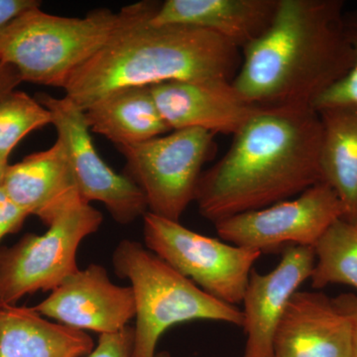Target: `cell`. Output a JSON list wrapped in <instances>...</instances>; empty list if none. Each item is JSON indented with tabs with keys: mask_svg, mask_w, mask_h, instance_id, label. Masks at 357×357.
<instances>
[{
	"mask_svg": "<svg viewBox=\"0 0 357 357\" xmlns=\"http://www.w3.org/2000/svg\"><path fill=\"white\" fill-rule=\"evenodd\" d=\"M314 251L312 288L347 285L357 291V223L335 220L314 244Z\"/></svg>",
	"mask_w": 357,
	"mask_h": 357,
	"instance_id": "20",
	"label": "cell"
},
{
	"mask_svg": "<svg viewBox=\"0 0 357 357\" xmlns=\"http://www.w3.org/2000/svg\"><path fill=\"white\" fill-rule=\"evenodd\" d=\"M84 119L91 132L105 136L116 147L137 144L172 131L160 114L150 86L115 91L91 105Z\"/></svg>",
	"mask_w": 357,
	"mask_h": 357,
	"instance_id": "18",
	"label": "cell"
},
{
	"mask_svg": "<svg viewBox=\"0 0 357 357\" xmlns=\"http://www.w3.org/2000/svg\"><path fill=\"white\" fill-rule=\"evenodd\" d=\"M347 36L354 52V63L342 79L325 91L314 102V109L328 105H357V8L345 14Z\"/></svg>",
	"mask_w": 357,
	"mask_h": 357,
	"instance_id": "22",
	"label": "cell"
},
{
	"mask_svg": "<svg viewBox=\"0 0 357 357\" xmlns=\"http://www.w3.org/2000/svg\"><path fill=\"white\" fill-rule=\"evenodd\" d=\"M40 6L41 2L36 0H0V29L21 14Z\"/></svg>",
	"mask_w": 357,
	"mask_h": 357,
	"instance_id": "26",
	"label": "cell"
},
{
	"mask_svg": "<svg viewBox=\"0 0 357 357\" xmlns=\"http://www.w3.org/2000/svg\"><path fill=\"white\" fill-rule=\"evenodd\" d=\"M8 162L0 160V185H1L2 182H3L4 176H6L7 167H8Z\"/></svg>",
	"mask_w": 357,
	"mask_h": 357,
	"instance_id": "28",
	"label": "cell"
},
{
	"mask_svg": "<svg viewBox=\"0 0 357 357\" xmlns=\"http://www.w3.org/2000/svg\"><path fill=\"white\" fill-rule=\"evenodd\" d=\"M145 246L178 273L217 299L236 306L244 293L255 262L262 255L255 249L187 229L180 222L147 211L143 217Z\"/></svg>",
	"mask_w": 357,
	"mask_h": 357,
	"instance_id": "8",
	"label": "cell"
},
{
	"mask_svg": "<svg viewBox=\"0 0 357 357\" xmlns=\"http://www.w3.org/2000/svg\"><path fill=\"white\" fill-rule=\"evenodd\" d=\"M95 347L88 333L52 323L33 307H0V357H84Z\"/></svg>",
	"mask_w": 357,
	"mask_h": 357,
	"instance_id": "17",
	"label": "cell"
},
{
	"mask_svg": "<svg viewBox=\"0 0 357 357\" xmlns=\"http://www.w3.org/2000/svg\"><path fill=\"white\" fill-rule=\"evenodd\" d=\"M1 306H2V305H1V304H0V307H1Z\"/></svg>",
	"mask_w": 357,
	"mask_h": 357,
	"instance_id": "30",
	"label": "cell"
},
{
	"mask_svg": "<svg viewBox=\"0 0 357 357\" xmlns=\"http://www.w3.org/2000/svg\"><path fill=\"white\" fill-rule=\"evenodd\" d=\"M36 100L52 114L58 139L67 150L77 192L86 204L100 202L115 222L129 225L144 217L146 199L135 183L123 173L115 172L96 151L84 112L69 98L39 93Z\"/></svg>",
	"mask_w": 357,
	"mask_h": 357,
	"instance_id": "10",
	"label": "cell"
},
{
	"mask_svg": "<svg viewBox=\"0 0 357 357\" xmlns=\"http://www.w3.org/2000/svg\"><path fill=\"white\" fill-rule=\"evenodd\" d=\"M316 256L312 246L290 245L283 249L280 262L262 274L252 270L241 310L246 335L243 357H271L279 321L304 282L309 280Z\"/></svg>",
	"mask_w": 357,
	"mask_h": 357,
	"instance_id": "12",
	"label": "cell"
},
{
	"mask_svg": "<svg viewBox=\"0 0 357 357\" xmlns=\"http://www.w3.org/2000/svg\"><path fill=\"white\" fill-rule=\"evenodd\" d=\"M160 2L123 7V21L93 57L73 72L63 89L83 112L119 89L175 81H232L239 49L213 33L151 23Z\"/></svg>",
	"mask_w": 357,
	"mask_h": 357,
	"instance_id": "3",
	"label": "cell"
},
{
	"mask_svg": "<svg viewBox=\"0 0 357 357\" xmlns=\"http://www.w3.org/2000/svg\"><path fill=\"white\" fill-rule=\"evenodd\" d=\"M277 6L278 0H167L151 23L206 30L241 50L269 27Z\"/></svg>",
	"mask_w": 357,
	"mask_h": 357,
	"instance_id": "16",
	"label": "cell"
},
{
	"mask_svg": "<svg viewBox=\"0 0 357 357\" xmlns=\"http://www.w3.org/2000/svg\"><path fill=\"white\" fill-rule=\"evenodd\" d=\"M52 124L50 110L23 91L0 98V160L8 162L16 145L27 134Z\"/></svg>",
	"mask_w": 357,
	"mask_h": 357,
	"instance_id": "21",
	"label": "cell"
},
{
	"mask_svg": "<svg viewBox=\"0 0 357 357\" xmlns=\"http://www.w3.org/2000/svg\"><path fill=\"white\" fill-rule=\"evenodd\" d=\"M316 110L321 122V181L344 204V220L357 223V105H328Z\"/></svg>",
	"mask_w": 357,
	"mask_h": 357,
	"instance_id": "19",
	"label": "cell"
},
{
	"mask_svg": "<svg viewBox=\"0 0 357 357\" xmlns=\"http://www.w3.org/2000/svg\"><path fill=\"white\" fill-rule=\"evenodd\" d=\"M112 264L133 291L132 357H155L160 338L178 324L204 319L243 326L241 310L206 293L137 241L117 244Z\"/></svg>",
	"mask_w": 357,
	"mask_h": 357,
	"instance_id": "4",
	"label": "cell"
},
{
	"mask_svg": "<svg viewBox=\"0 0 357 357\" xmlns=\"http://www.w3.org/2000/svg\"><path fill=\"white\" fill-rule=\"evenodd\" d=\"M333 301L335 307L351 321V351L349 357H357V294H342L333 298Z\"/></svg>",
	"mask_w": 357,
	"mask_h": 357,
	"instance_id": "25",
	"label": "cell"
},
{
	"mask_svg": "<svg viewBox=\"0 0 357 357\" xmlns=\"http://www.w3.org/2000/svg\"><path fill=\"white\" fill-rule=\"evenodd\" d=\"M1 187L13 203L47 227L61 211L82 199L67 150L59 139L48 150L8 165Z\"/></svg>",
	"mask_w": 357,
	"mask_h": 357,
	"instance_id": "15",
	"label": "cell"
},
{
	"mask_svg": "<svg viewBox=\"0 0 357 357\" xmlns=\"http://www.w3.org/2000/svg\"><path fill=\"white\" fill-rule=\"evenodd\" d=\"M29 217L20 208L0 185V241L7 234L17 232Z\"/></svg>",
	"mask_w": 357,
	"mask_h": 357,
	"instance_id": "24",
	"label": "cell"
},
{
	"mask_svg": "<svg viewBox=\"0 0 357 357\" xmlns=\"http://www.w3.org/2000/svg\"><path fill=\"white\" fill-rule=\"evenodd\" d=\"M44 318L83 332H121L135 318L130 286L115 285L102 265L79 269L33 307Z\"/></svg>",
	"mask_w": 357,
	"mask_h": 357,
	"instance_id": "11",
	"label": "cell"
},
{
	"mask_svg": "<svg viewBox=\"0 0 357 357\" xmlns=\"http://www.w3.org/2000/svg\"><path fill=\"white\" fill-rule=\"evenodd\" d=\"M342 0H278L269 27L241 49L232 86L257 107H312L354 63Z\"/></svg>",
	"mask_w": 357,
	"mask_h": 357,
	"instance_id": "2",
	"label": "cell"
},
{
	"mask_svg": "<svg viewBox=\"0 0 357 357\" xmlns=\"http://www.w3.org/2000/svg\"><path fill=\"white\" fill-rule=\"evenodd\" d=\"M21 82L22 79L17 70L0 59V98L15 91L16 86Z\"/></svg>",
	"mask_w": 357,
	"mask_h": 357,
	"instance_id": "27",
	"label": "cell"
},
{
	"mask_svg": "<svg viewBox=\"0 0 357 357\" xmlns=\"http://www.w3.org/2000/svg\"><path fill=\"white\" fill-rule=\"evenodd\" d=\"M102 213L79 199L54 218L43 234H28L0 250V304L16 305L28 294L53 291L77 272L82 241L95 234Z\"/></svg>",
	"mask_w": 357,
	"mask_h": 357,
	"instance_id": "6",
	"label": "cell"
},
{
	"mask_svg": "<svg viewBox=\"0 0 357 357\" xmlns=\"http://www.w3.org/2000/svg\"><path fill=\"white\" fill-rule=\"evenodd\" d=\"M344 217L337 192L319 182L295 199L232 215L215 227L222 241L263 255L290 245L314 248L326 230Z\"/></svg>",
	"mask_w": 357,
	"mask_h": 357,
	"instance_id": "9",
	"label": "cell"
},
{
	"mask_svg": "<svg viewBox=\"0 0 357 357\" xmlns=\"http://www.w3.org/2000/svg\"><path fill=\"white\" fill-rule=\"evenodd\" d=\"M321 122L312 107H258L220 161L202 174L195 202L215 225L297 197L321 181Z\"/></svg>",
	"mask_w": 357,
	"mask_h": 357,
	"instance_id": "1",
	"label": "cell"
},
{
	"mask_svg": "<svg viewBox=\"0 0 357 357\" xmlns=\"http://www.w3.org/2000/svg\"><path fill=\"white\" fill-rule=\"evenodd\" d=\"M134 328L128 326L119 333L100 335L95 349L84 357H132Z\"/></svg>",
	"mask_w": 357,
	"mask_h": 357,
	"instance_id": "23",
	"label": "cell"
},
{
	"mask_svg": "<svg viewBox=\"0 0 357 357\" xmlns=\"http://www.w3.org/2000/svg\"><path fill=\"white\" fill-rule=\"evenodd\" d=\"M215 135L204 129H178L117 147L126 159L123 174L144 194L149 213L180 222L195 202L203 167L215 151Z\"/></svg>",
	"mask_w": 357,
	"mask_h": 357,
	"instance_id": "7",
	"label": "cell"
},
{
	"mask_svg": "<svg viewBox=\"0 0 357 357\" xmlns=\"http://www.w3.org/2000/svg\"><path fill=\"white\" fill-rule=\"evenodd\" d=\"M155 357H171L170 354H168V352H160V354H157Z\"/></svg>",
	"mask_w": 357,
	"mask_h": 357,
	"instance_id": "29",
	"label": "cell"
},
{
	"mask_svg": "<svg viewBox=\"0 0 357 357\" xmlns=\"http://www.w3.org/2000/svg\"><path fill=\"white\" fill-rule=\"evenodd\" d=\"M150 89L171 130L199 128L234 135L258 109L241 98L231 81L167 82Z\"/></svg>",
	"mask_w": 357,
	"mask_h": 357,
	"instance_id": "13",
	"label": "cell"
},
{
	"mask_svg": "<svg viewBox=\"0 0 357 357\" xmlns=\"http://www.w3.org/2000/svg\"><path fill=\"white\" fill-rule=\"evenodd\" d=\"M351 325L333 298L298 291L275 332L271 357H349Z\"/></svg>",
	"mask_w": 357,
	"mask_h": 357,
	"instance_id": "14",
	"label": "cell"
},
{
	"mask_svg": "<svg viewBox=\"0 0 357 357\" xmlns=\"http://www.w3.org/2000/svg\"><path fill=\"white\" fill-rule=\"evenodd\" d=\"M123 21V11L96 9L84 18L34 8L0 29V59L22 82L65 86L70 75L105 46Z\"/></svg>",
	"mask_w": 357,
	"mask_h": 357,
	"instance_id": "5",
	"label": "cell"
}]
</instances>
